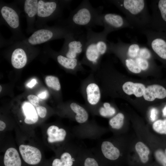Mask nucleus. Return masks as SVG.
<instances>
[{
  "instance_id": "nucleus-26",
  "label": "nucleus",
  "mask_w": 166,
  "mask_h": 166,
  "mask_svg": "<svg viewBox=\"0 0 166 166\" xmlns=\"http://www.w3.org/2000/svg\"><path fill=\"white\" fill-rule=\"evenodd\" d=\"M152 128L158 133L166 134V119L156 121L153 124Z\"/></svg>"
},
{
  "instance_id": "nucleus-16",
  "label": "nucleus",
  "mask_w": 166,
  "mask_h": 166,
  "mask_svg": "<svg viewBox=\"0 0 166 166\" xmlns=\"http://www.w3.org/2000/svg\"><path fill=\"white\" fill-rule=\"evenodd\" d=\"M101 150L105 157L111 160H116L120 156L119 149L109 141H104L102 143Z\"/></svg>"
},
{
  "instance_id": "nucleus-4",
  "label": "nucleus",
  "mask_w": 166,
  "mask_h": 166,
  "mask_svg": "<svg viewBox=\"0 0 166 166\" xmlns=\"http://www.w3.org/2000/svg\"><path fill=\"white\" fill-rule=\"evenodd\" d=\"M65 39L62 51L67 58H77L84 51L86 42V33L82 31L71 34Z\"/></svg>"
},
{
  "instance_id": "nucleus-27",
  "label": "nucleus",
  "mask_w": 166,
  "mask_h": 166,
  "mask_svg": "<svg viewBox=\"0 0 166 166\" xmlns=\"http://www.w3.org/2000/svg\"><path fill=\"white\" fill-rule=\"evenodd\" d=\"M154 155L157 161L162 166H166V155L162 150H156Z\"/></svg>"
},
{
  "instance_id": "nucleus-20",
  "label": "nucleus",
  "mask_w": 166,
  "mask_h": 166,
  "mask_svg": "<svg viewBox=\"0 0 166 166\" xmlns=\"http://www.w3.org/2000/svg\"><path fill=\"white\" fill-rule=\"evenodd\" d=\"M38 2L37 0H26L25 2L24 10L29 17L33 18L37 14Z\"/></svg>"
},
{
  "instance_id": "nucleus-23",
  "label": "nucleus",
  "mask_w": 166,
  "mask_h": 166,
  "mask_svg": "<svg viewBox=\"0 0 166 166\" xmlns=\"http://www.w3.org/2000/svg\"><path fill=\"white\" fill-rule=\"evenodd\" d=\"M124 118V115L121 113H119L110 120L109 124L113 128L120 129L123 125Z\"/></svg>"
},
{
  "instance_id": "nucleus-2",
  "label": "nucleus",
  "mask_w": 166,
  "mask_h": 166,
  "mask_svg": "<svg viewBox=\"0 0 166 166\" xmlns=\"http://www.w3.org/2000/svg\"><path fill=\"white\" fill-rule=\"evenodd\" d=\"M103 7H94L89 0H83L71 13L66 21L67 26L75 29H86L100 26V18Z\"/></svg>"
},
{
  "instance_id": "nucleus-28",
  "label": "nucleus",
  "mask_w": 166,
  "mask_h": 166,
  "mask_svg": "<svg viewBox=\"0 0 166 166\" xmlns=\"http://www.w3.org/2000/svg\"><path fill=\"white\" fill-rule=\"evenodd\" d=\"M36 109L38 115L42 118H44L46 114L47 110L44 107L38 105L36 106Z\"/></svg>"
},
{
  "instance_id": "nucleus-35",
  "label": "nucleus",
  "mask_w": 166,
  "mask_h": 166,
  "mask_svg": "<svg viewBox=\"0 0 166 166\" xmlns=\"http://www.w3.org/2000/svg\"><path fill=\"white\" fill-rule=\"evenodd\" d=\"M163 114L164 116L166 117V105L164 107L162 110Z\"/></svg>"
},
{
  "instance_id": "nucleus-1",
  "label": "nucleus",
  "mask_w": 166,
  "mask_h": 166,
  "mask_svg": "<svg viewBox=\"0 0 166 166\" xmlns=\"http://www.w3.org/2000/svg\"><path fill=\"white\" fill-rule=\"evenodd\" d=\"M115 6L125 15L134 28L140 31L150 29L151 16L144 0H113L108 1Z\"/></svg>"
},
{
  "instance_id": "nucleus-32",
  "label": "nucleus",
  "mask_w": 166,
  "mask_h": 166,
  "mask_svg": "<svg viewBox=\"0 0 166 166\" xmlns=\"http://www.w3.org/2000/svg\"><path fill=\"white\" fill-rule=\"evenodd\" d=\"M48 95V92L47 91L45 90L38 94V96L42 99H45L47 97Z\"/></svg>"
},
{
  "instance_id": "nucleus-19",
  "label": "nucleus",
  "mask_w": 166,
  "mask_h": 166,
  "mask_svg": "<svg viewBox=\"0 0 166 166\" xmlns=\"http://www.w3.org/2000/svg\"><path fill=\"white\" fill-rule=\"evenodd\" d=\"M70 107L72 110L76 113L75 119L77 122L82 123L87 120L88 114L83 107L74 102L71 104Z\"/></svg>"
},
{
  "instance_id": "nucleus-11",
  "label": "nucleus",
  "mask_w": 166,
  "mask_h": 166,
  "mask_svg": "<svg viewBox=\"0 0 166 166\" xmlns=\"http://www.w3.org/2000/svg\"><path fill=\"white\" fill-rule=\"evenodd\" d=\"M4 166H21V160L17 150L11 147L6 151L3 158Z\"/></svg>"
},
{
  "instance_id": "nucleus-8",
  "label": "nucleus",
  "mask_w": 166,
  "mask_h": 166,
  "mask_svg": "<svg viewBox=\"0 0 166 166\" xmlns=\"http://www.w3.org/2000/svg\"><path fill=\"white\" fill-rule=\"evenodd\" d=\"M19 148L23 160L27 164L35 165L41 161L42 154L37 148L29 145L21 144Z\"/></svg>"
},
{
  "instance_id": "nucleus-14",
  "label": "nucleus",
  "mask_w": 166,
  "mask_h": 166,
  "mask_svg": "<svg viewBox=\"0 0 166 166\" xmlns=\"http://www.w3.org/2000/svg\"><path fill=\"white\" fill-rule=\"evenodd\" d=\"M47 134L48 142L53 143L63 141L66 136V133L64 129L59 128L58 127L53 125L48 128Z\"/></svg>"
},
{
  "instance_id": "nucleus-3",
  "label": "nucleus",
  "mask_w": 166,
  "mask_h": 166,
  "mask_svg": "<svg viewBox=\"0 0 166 166\" xmlns=\"http://www.w3.org/2000/svg\"><path fill=\"white\" fill-rule=\"evenodd\" d=\"M86 30V42L82 62L95 69L98 66L101 57L108 52V34L103 31L96 32L91 28Z\"/></svg>"
},
{
  "instance_id": "nucleus-25",
  "label": "nucleus",
  "mask_w": 166,
  "mask_h": 166,
  "mask_svg": "<svg viewBox=\"0 0 166 166\" xmlns=\"http://www.w3.org/2000/svg\"><path fill=\"white\" fill-rule=\"evenodd\" d=\"M99 112L100 115L103 117H110L115 114L116 110L109 103L105 102L103 104V107L100 109Z\"/></svg>"
},
{
  "instance_id": "nucleus-37",
  "label": "nucleus",
  "mask_w": 166,
  "mask_h": 166,
  "mask_svg": "<svg viewBox=\"0 0 166 166\" xmlns=\"http://www.w3.org/2000/svg\"><path fill=\"white\" fill-rule=\"evenodd\" d=\"M165 155H166V148L165 149Z\"/></svg>"
},
{
  "instance_id": "nucleus-18",
  "label": "nucleus",
  "mask_w": 166,
  "mask_h": 166,
  "mask_svg": "<svg viewBox=\"0 0 166 166\" xmlns=\"http://www.w3.org/2000/svg\"><path fill=\"white\" fill-rule=\"evenodd\" d=\"M57 60L58 63L64 68L74 70L81 68V65L77 58L70 59L61 54L58 55Z\"/></svg>"
},
{
  "instance_id": "nucleus-31",
  "label": "nucleus",
  "mask_w": 166,
  "mask_h": 166,
  "mask_svg": "<svg viewBox=\"0 0 166 166\" xmlns=\"http://www.w3.org/2000/svg\"><path fill=\"white\" fill-rule=\"evenodd\" d=\"M158 111L155 108H152L151 110L150 117L152 121H154L156 118Z\"/></svg>"
},
{
  "instance_id": "nucleus-36",
  "label": "nucleus",
  "mask_w": 166,
  "mask_h": 166,
  "mask_svg": "<svg viewBox=\"0 0 166 166\" xmlns=\"http://www.w3.org/2000/svg\"><path fill=\"white\" fill-rule=\"evenodd\" d=\"M0 92H1L2 89V87L1 85L0 86Z\"/></svg>"
},
{
  "instance_id": "nucleus-24",
  "label": "nucleus",
  "mask_w": 166,
  "mask_h": 166,
  "mask_svg": "<svg viewBox=\"0 0 166 166\" xmlns=\"http://www.w3.org/2000/svg\"><path fill=\"white\" fill-rule=\"evenodd\" d=\"M47 85L56 91H59L61 89V85L58 78L55 76H49L45 78Z\"/></svg>"
},
{
  "instance_id": "nucleus-7",
  "label": "nucleus",
  "mask_w": 166,
  "mask_h": 166,
  "mask_svg": "<svg viewBox=\"0 0 166 166\" xmlns=\"http://www.w3.org/2000/svg\"><path fill=\"white\" fill-rule=\"evenodd\" d=\"M72 1L45 2L40 0L38 2L37 15L41 18H46L51 16L56 17L60 14L62 8L69 5Z\"/></svg>"
},
{
  "instance_id": "nucleus-30",
  "label": "nucleus",
  "mask_w": 166,
  "mask_h": 166,
  "mask_svg": "<svg viewBox=\"0 0 166 166\" xmlns=\"http://www.w3.org/2000/svg\"><path fill=\"white\" fill-rule=\"evenodd\" d=\"M27 99L33 105L36 106L38 105L39 98L38 97L33 95H30L27 96Z\"/></svg>"
},
{
  "instance_id": "nucleus-10",
  "label": "nucleus",
  "mask_w": 166,
  "mask_h": 166,
  "mask_svg": "<svg viewBox=\"0 0 166 166\" xmlns=\"http://www.w3.org/2000/svg\"><path fill=\"white\" fill-rule=\"evenodd\" d=\"M1 13L3 19L11 28L17 29L19 27V16L14 9L9 6H3L1 9Z\"/></svg>"
},
{
  "instance_id": "nucleus-38",
  "label": "nucleus",
  "mask_w": 166,
  "mask_h": 166,
  "mask_svg": "<svg viewBox=\"0 0 166 166\" xmlns=\"http://www.w3.org/2000/svg\"><path fill=\"white\" fill-rule=\"evenodd\" d=\"M20 121V122H21L22 121Z\"/></svg>"
},
{
  "instance_id": "nucleus-5",
  "label": "nucleus",
  "mask_w": 166,
  "mask_h": 166,
  "mask_svg": "<svg viewBox=\"0 0 166 166\" xmlns=\"http://www.w3.org/2000/svg\"><path fill=\"white\" fill-rule=\"evenodd\" d=\"M100 22V26L104 27L103 31L108 35L123 28H134L125 18L115 13H102Z\"/></svg>"
},
{
  "instance_id": "nucleus-13",
  "label": "nucleus",
  "mask_w": 166,
  "mask_h": 166,
  "mask_svg": "<svg viewBox=\"0 0 166 166\" xmlns=\"http://www.w3.org/2000/svg\"><path fill=\"white\" fill-rule=\"evenodd\" d=\"M22 109L25 117L24 122L26 124H32L38 121V114L32 104L27 101L24 102L22 105Z\"/></svg>"
},
{
  "instance_id": "nucleus-29",
  "label": "nucleus",
  "mask_w": 166,
  "mask_h": 166,
  "mask_svg": "<svg viewBox=\"0 0 166 166\" xmlns=\"http://www.w3.org/2000/svg\"><path fill=\"white\" fill-rule=\"evenodd\" d=\"M84 166H98V164L94 158L88 157L85 160Z\"/></svg>"
},
{
  "instance_id": "nucleus-15",
  "label": "nucleus",
  "mask_w": 166,
  "mask_h": 166,
  "mask_svg": "<svg viewBox=\"0 0 166 166\" xmlns=\"http://www.w3.org/2000/svg\"><path fill=\"white\" fill-rule=\"evenodd\" d=\"M122 89L127 94H134L136 97H139L143 95L146 88L142 84L128 81L123 85Z\"/></svg>"
},
{
  "instance_id": "nucleus-33",
  "label": "nucleus",
  "mask_w": 166,
  "mask_h": 166,
  "mask_svg": "<svg viewBox=\"0 0 166 166\" xmlns=\"http://www.w3.org/2000/svg\"><path fill=\"white\" fill-rule=\"evenodd\" d=\"M37 83L36 80L35 79H33L27 84V85L30 88H32Z\"/></svg>"
},
{
  "instance_id": "nucleus-9",
  "label": "nucleus",
  "mask_w": 166,
  "mask_h": 166,
  "mask_svg": "<svg viewBox=\"0 0 166 166\" xmlns=\"http://www.w3.org/2000/svg\"><path fill=\"white\" fill-rule=\"evenodd\" d=\"M143 97L146 101H152L156 98L162 99L166 97V89L158 85H153L146 88Z\"/></svg>"
},
{
  "instance_id": "nucleus-12",
  "label": "nucleus",
  "mask_w": 166,
  "mask_h": 166,
  "mask_svg": "<svg viewBox=\"0 0 166 166\" xmlns=\"http://www.w3.org/2000/svg\"><path fill=\"white\" fill-rule=\"evenodd\" d=\"M27 61V57L25 51L21 48L16 49L13 51L11 57L13 66L16 69L23 67Z\"/></svg>"
},
{
  "instance_id": "nucleus-6",
  "label": "nucleus",
  "mask_w": 166,
  "mask_h": 166,
  "mask_svg": "<svg viewBox=\"0 0 166 166\" xmlns=\"http://www.w3.org/2000/svg\"><path fill=\"white\" fill-rule=\"evenodd\" d=\"M140 31L145 36L147 46L152 53L153 52L160 58L166 60V41L153 30L149 29Z\"/></svg>"
},
{
  "instance_id": "nucleus-22",
  "label": "nucleus",
  "mask_w": 166,
  "mask_h": 166,
  "mask_svg": "<svg viewBox=\"0 0 166 166\" xmlns=\"http://www.w3.org/2000/svg\"><path fill=\"white\" fill-rule=\"evenodd\" d=\"M73 160L71 155L68 152L63 153L60 159L56 158L53 160L52 166H72Z\"/></svg>"
},
{
  "instance_id": "nucleus-17",
  "label": "nucleus",
  "mask_w": 166,
  "mask_h": 166,
  "mask_svg": "<svg viewBox=\"0 0 166 166\" xmlns=\"http://www.w3.org/2000/svg\"><path fill=\"white\" fill-rule=\"evenodd\" d=\"M87 100L91 105H95L99 101L101 98V92L97 85L94 83L89 84L86 88Z\"/></svg>"
},
{
  "instance_id": "nucleus-21",
  "label": "nucleus",
  "mask_w": 166,
  "mask_h": 166,
  "mask_svg": "<svg viewBox=\"0 0 166 166\" xmlns=\"http://www.w3.org/2000/svg\"><path fill=\"white\" fill-rule=\"evenodd\" d=\"M135 148L141 162L143 163L147 162L150 152L148 148L144 143L140 141L136 143Z\"/></svg>"
},
{
  "instance_id": "nucleus-34",
  "label": "nucleus",
  "mask_w": 166,
  "mask_h": 166,
  "mask_svg": "<svg viewBox=\"0 0 166 166\" xmlns=\"http://www.w3.org/2000/svg\"><path fill=\"white\" fill-rule=\"evenodd\" d=\"M6 127L5 123L2 121H0V131H3Z\"/></svg>"
}]
</instances>
